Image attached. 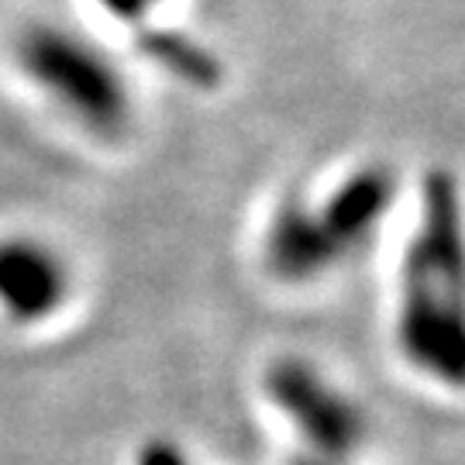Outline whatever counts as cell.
<instances>
[{
  "mask_svg": "<svg viewBox=\"0 0 465 465\" xmlns=\"http://www.w3.org/2000/svg\"><path fill=\"white\" fill-rule=\"evenodd\" d=\"M393 338L417 376L465 393V190L445 166L420 180L417 224L400 262Z\"/></svg>",
  "mask_w": 465,
  "mask_h": 465,
  "instance_id": "cell-1",
  "label": "cell"
},
{
  "mask_svg": "<svg viewBox=\"0 0 465 465\" xmlns=\"http://www.w3.org/2000/svg\"><path fill=\"white\" fill-rule=\"evenodd\" d=\"M400 193L393 166L366 163L321 200L290 193L262 232V266L280 282H314L372 245Z\"/></svg>",
  "mask_w": 465,
  "mask_h": 465,
  "instance_id": "cell-2",
  "label": "cell"
},
{
  "mask_svg": "<svg viewBox=\"0 0 465 465\" xmlns=\"http://www.w3.org/2000/svg\"><path fill=\"white\" fill-rule=\"evenodd\" d=\"M15 55L21 73L84 132L97 138H121L128 132V80L90 38L59 25H32L17 38Z\"/></svg>",
  "mask_w": 465,
  "mask_h": 465,
  "instance_id": "cell-3",
  "label": "cell"
},
{
  "mask_svg": "<svg viewBox=\"0 0 465 465\" xmlns=\"http://www.w3.org/2000/svg\"><path fill=\"white\" fill-rule=\"evenodd\" d=\"M262 386L276 414L297 434L300 451L359 462L369 441L366 411L331 376L307 359H276Z\"/></svg>",
  "mask_w": 465,
  "mask_h": 465,
  "instance_id": "cell-4",
  "label": "cell"
},
{
  "mask_svg": "<svg viewBox=\"0 0 465 465\" xmlns=\"http://www.w3.org/2000/svg\"><path fill=\"white\" fill-rule=\"evenodd\" d=\"M69 297L63 255L35 238L0 242V311L17 324H38Z\"/></svg>",
  "mask_w": 465,
  "mask_h": 465,
  "instance_id": "cell-5",
  "label": "cell"
},
{
  "mask_svg": "<svg viewBox=\"0 0 465 465\" xmlns=\"http://www.w3.org/2000/svg\"><path fill=\"white\" fill-rule=\"evenodd\" d=\"M138 49L145 52L155 66L166 69L169 76H176L180 84L211 90L221 80V59L203 42H197V38H190L183 32L149 28V32L138 35Z\"/></svg>",
  "mask_w": 465,
  "mask_h": 465,
  "instance_id": "cell-6",
  "label": "cell"
},
{
  "mask_svg": "<svg viewBox=\"0 0 465 465\" xmlns=\"http://www.w3.org/2000/svg\"><path fill=\"white\" fill-rule=\"evenodd\" d=\"M97 4L121 25H142L163 0H97Z\"/></svg>",
  "mask_w": 465,
  "mask_h": 465,
  "instance_id": "cell-7",
  "label": "cell"
},
{
  "mask_svg": "<svg viewBox=\"0 0 465 465\" xmlns=\"http://www.w3.org/2000/svg\"><path fill=\"white\" fill-rule=\"evenodd\" d=\"M138 465H193V462L173 441H149L142 449V455H138Z\"/></svg>",
  "mask_w": 465,
  "mask_h": 465,
  "instance_id": "cell-8",
  "label": "cell"
},
{
  "mask_svg": "<svg viewBox=\"0 0 465 465\" xmlns=\"http://www.w3.org/2000/svg\"><path fill=\"white\" fill-rule=\"evenodd\" d=\"M286 465H355L351 459H328V455H314V451H293Z\"/></svg>",
  "mask_w": 465,
  "mask_h": 465,
  "instance_id": "cell-9",
  "label": "cell"
}]
</instances>
